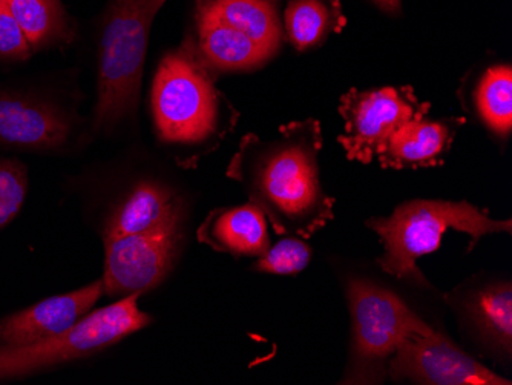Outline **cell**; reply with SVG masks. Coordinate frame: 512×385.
<instances>
[{"instance_id": "21", "label": "cell", "mask_w": 512, "mask_h": 385, "mask_svg": "<svg viewBox=\"0 0 512 385\" xmlns=\"http://www.w3.org/2000/svg\"><path fill=\"white\" fill-rule=\"evenodd\" d=\"M312 249L298 238H283L258 257L253 270L261 274L296 275L309 266Z\"/></svg>"}, {"instance_id": "9", "label": "cell", "mask_w": 512, "mask_h": 385, "mask_svg": "<svg viewBox=\"0 0 512 385\" xmlns=\"http://www.w3.org/2000/svg\"><path fill=\"white\" fill-rule=\"evenodd\" d=\"M391 378L430 385H509L511 382L486 369L463 352L444 333L408 336L391 356Z\"/></svg>"}, {"instance_id": "18", "label": "cell", "mask_w": 512, "mask_h": 385, "mask_svg": "<svg viewBox=\"0 0 512 385\" xmlns=\"http://www.w3.org/2000/svg\"><path fill=\"white\" fill-rule=\"evenodd\" d=\"M471 320L480 335L499 349L511 355L512 349V287L509 283L485 287L471 298L468 306Z\"/></svg>"}, {"instance_id": "13", "label": "cell", "mask_w": 512, "mask_h": 385, "mask_svg": "<svg viewBox=\"0 0 512 385\" xmlns=\"http://www.w3.org/2000/svg\"><path fill=\"white\" fill-rule=\"evenodd\" d=\"M183 212V203L168 186L142 181L111 212L103 229V238L143 234Z\"/></svg>"}, {"instance_id": "10", "label": "cell", "mask_w": 512, "mask_h": 385, "mask_svg": "<svg viewBox=\"0 0 512 385\" xmlns=\"http://www.w3.org/2000/svg\"><path fill=\"white\" fill-rule=\"evenodd\" d=\"M105 293L103 280L40 301L0 320V346H27L62 335L91 312Z\"/></svg>"}, {"instance_id": "8", "label": "cell", "mask_w": 512, "mask_h": 385, "mask_svg": "<svg viewBox=\"0 0 512 385\" xmlns=\"http://www.w3.org/2000/svg\"><path fill=\"white\" fill-rule=\"evenodd\" d=\"M183 214L152 231L105 240L103 286L109 297L145 293L169 274L183 240Z\"/></svg>"}, {"instance_id": "12", "label": "cell", "mask_w": 512, "mask_h": 385, "mask_svg": "<svg viewBox=\"0 0 512 385\" xmlns=\"http://www.w3.org/2000/svg\"><path fill=\"white\" fill-rule=\"evenodd\" d=\"M463 120H411L391 134L378 154L384 168L408 169L440 165Z\"/></svg>"}, {"instance_id": "22", "label": "cell", "mask_w": 512, "mask_h": 385, "mask_svg": "<svg viewBox=\"0 0 512 385\" xmlns=\"http://www.w3.org/2000/svg\"><path fill=\"white\" fill-rule=\"evenodd\" d=\"M27 194V166L16 158H0V231L19 214Z\"/></svg>"}, {"instance_id": "7", "label": "cell", "mask_w": 512, "mask_h": 385, "mask_svg": "<svg viewBox=\"0 0 512 385\" xmlns=\"http://www.w3.org/2000/svg\"><path fill=\"white\" fill-rule=\"evenodd\" d=\"M431 105L422 102L411 86L358 91L350 89L339 105L344 132L339 143L348 160L371 163L396 129L427 117Z\"/></svg>"}, {"instance_id": "5", "label": "cell", "mask_w": 512, "mask_h": 385, "mask_svg": "<svg viewBox=\"0 0 512 385\" xmlns=\"http://www.w3.org/2000/svg\"><path fill=\"white\" fill-rule=\"evenodd\" d=\"M152 111L158 135L168 143L198 145L217 131V89L206 66L189 48L161 60L152 85Z\"/></svg>"}, {"instance_id": "15", "label": "cell", "mask_w": 512, "mask_h": 385, "mask_svg": "<svg viewBox=\"0 0 512 385\" xmlns=\"http://www.w3.org/2000/svg\"><path fill=\"white\" fill-rule=\"evenodd\" d=\"M200 240L217 251L260 257L269 247L266 214L255 203L220 209L203 224Z\"/></svg>"}, {"instance_id": "1", "label": "cell", "mask_w": 512, "mask_h": 385, "mask_svg": "<svg viewBox=\"0 0 512 385\" xmlns=\"http://www.w3.org/2000/svg\"><path fill=\"white\" fill-rule=\"evenodd\" d=\"M235 162V177L279 234L312 237L335 218V198L322 189L318 120L290 123L270 143L253 142Z\"/></svg>"}, {"instance_id": "14", "label": "cell", "mask_w": 512, "mask_h": 385, "mask_svg": "<svg viewBox=\"0 0 512 385\" xmlns=\"http://www.w3.org/2000/svg\"><path fill=\"white\" fill-rule=\"evenodd\" d=\"M197 34L198 59L218 71L255 70L273 56L237 28L203 11H198Z\"/></svg>"}, {"instance_id": "17", "label": "cell", "mask_w": 512, "mask_h": 385, "mask_svg": "<svg viewBox=\"0 0 512 385\" xmlns=\"http://www.w3.org/2000/svg\"><path fill=\"white\" fill-rule=\"evenodd\" d=\"M345 25L341 0H287L284 33L298 51L319 47Z\"/></svg>"}, {"instance_id": "24", "label": "cell", "mask_w": 512, "mask_h": 385, "mask_svg": "<svg viewBox=\"0 0 512 385\" xmlns=\"http://www.w3.org/2000/svg\"><path fill=\"white\" fill-rule=\"evenodd\" d=\"M387 16L398 17L402 14V0H368Z\"/></svg>"}, {"instance_id": "3", "label": "cell", "mask_w": 512, "mask_h": 385, "mask_svg": "<svg viewBox=\"0 0 512 385\" xmlns=\"http://www.w3.org/2000/svg\"><path fill=\"white\" fill-rule=\"evenodd\" d=\"M367 226L381 238L384 255L378 264L396 278L421 277L416 261L437 251L445 232H465L473 244L486 235L511 234V220H493L467 201L413 200L385 218H371Z\"/></svg>"}, {"instance_id": "19", "label": "cell", "mask_w": 512, "mask_h": 385, "mask_svg": "<svg viewBox=\"0 0 512 385\" xmlns=\"http://www.w3.org/2000/svg\"><path fill=\"white\" fill-rule=\"evenodd\" d=\"M474 103L483 125L502 139H508L512 129L511 66L488 68L477 83Z\"/></svg>"}, {"instance_id": "23", "label": "cell", "mask_w": 512, "mask_h": 385, "mask_svg": "<svg viewBox=\"0 0 512 385\" xmlns=\"http://www.w3.org/2000/svg\"><path fill=\"white\" fill-rule=\"evenodd\" d=\"M31 51L33 48L10 8L5 0H0V60H25Z\"/></svg>"}, {"instance_id": "6", "label": "cell", "mask_w": 512, "mask_h": 385, "mask_svg": "<svg viewBox=\"0 0 512 385\" xmlns=\"http://www.w3.org/2000/svg\"><path fill=\"white\" fill-rule=\"evenodd\" d=\"M140 297L142 293H132L88 313L73 329L54 338L27 346H0V379L27 376L83 358L142 330L151 323V316L138 307Z\"/></svg>"}, {"instance_id": "16", "label": "cell", "mask_w": 512, "mask_h": 385, "mask_svg": "<svg viewBox=\"0 0 512 385\" xmlns=\"http://www.w3.org/2000/svg\"><path fill=\"white\" fill-rule=\"evenodd\" d=\"M198 11L237 28L273 54L281 48L284 27L276 0H204Z\"/></svg>"}, {"instance_id": "11", "label": "cell", "mask_w": 512, "mask_h": 385, "mask_svg": "<svg viewBox=\"0 0 512 385\" xmlns=\"http://www.w3.org/2000/svg\"><path fill=\"white\" fill-rule=\"evenodd\" d=\"M69 122L51 103L0 91V145L27 151L60 148Z\"/></svg>"}, {"instance_id": "20", "label": "cell", "mask_w": 512, "mask_h": 385, "mask_svg": "<svg viewBox=\"0 0 512 385\" xmlns=\"http://www.w3.org/2000/svg\"><path fill=\"white\" fill-rule=\"evenodd\" d=\"M31 48H40L62 39L66 17L60 0H5Z\"/></svg>"}, {"instance_id": "2", "label": "cell", "mask_w": 512, "mask_h": 385, "mask_svg": "<svg viewBox=\"0 0 512 385\" xmlns=\"http://www.w3.org/2000/svg\"><path fill=\"white\" fill-rule=\"evenodd\" d=\"M165 2L109 0L100 37L97 131H112L137 109L152 22Z\"/></svg>"}, {"instance_id": "4", "label": "cell", "mask_w": 512, "mask_h": 385, "mask_svg": "<svg viewBox=\"0 0 512 385\" xmlns=\"http://www.w3.org/2000/svg\"><path fill=\"white\" fill-rule=\"evenodd\" d=\"M348 304L353 321L352 358L345 384H379L399 344L408 336L433 332L402 298L365 280L350 281Z\"/></svg>"}, {"instance_id": "25", "label": "cell", "mask_w": 512, "mask_h": 385, "mask_svg": "<svg viewBox=\"0 0 512 385\" xmlns=\"http://www.w3.org/2000/svg\"><path fill=\"white\" fill-rule=\"evenodd\" d=\"M198 2H200V4H201V2H204V0H198Z\"/></svg>"}]
</instances>
